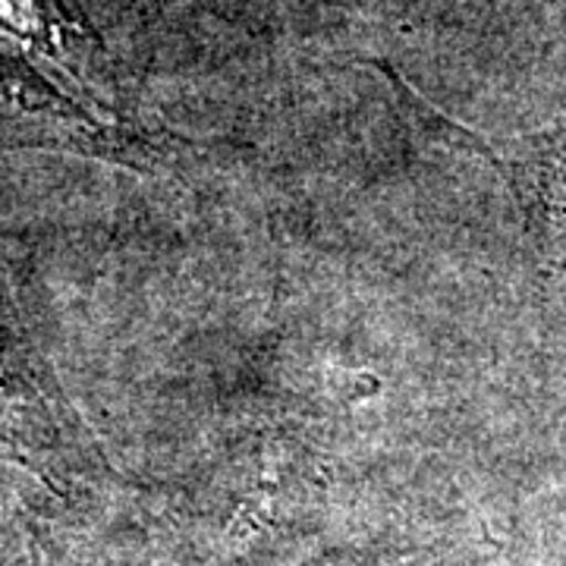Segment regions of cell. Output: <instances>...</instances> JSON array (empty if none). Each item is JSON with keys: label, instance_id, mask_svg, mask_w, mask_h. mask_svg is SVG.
<instances>
[{"label": "cell", "instance_id": "obj_1", "mask_svg": "<svg viewBox=\"0 0 566 566\" xmlns=\"http://www.w3.org/2000/svg\"><path fill=\"white\" fill-rule=\"evenodd\" d=\"M0 29L48 54L57 48V20L39 0H0Z\"/></svg>", "mask_w": 566, "mask_h": 566}]
</instances>
